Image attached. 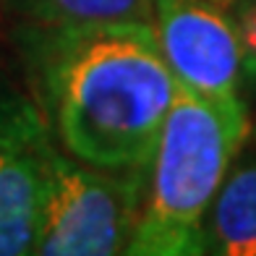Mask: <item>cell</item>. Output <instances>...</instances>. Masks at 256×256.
<instances>
[{
    "mask_svg": "<svg viewBox=\"0 0 256 256\" xmlns=\"http://www.w3.org/2000/svg\"><path fill=\"white\" fill-rule=\"evenodd\" d=\"M152 29L178 84L206 100L238 97V40L217 3L152 0Z\"/></svg>",
    "mask_w": 256,
    "mask_h": 256,
    "instance_id": "obj_5",
    "label": "cell"
},
{
    "mask_svg": "<svg viewBox=\"0 0 256 256\" xmlns=\"http://www.w3.org/2000/svg\"><path fill=\"white\" fill-rule=\"evenodd\" d=\"M29 24H84V21H138L152 26V0H8Z\"/></svg>",
    "mask_w": 256,
    "mask_h": 256,
    "instance_id": "obj_7",
    "label": "cell"
},
{
    "mask_svg": "<svg viewBox=\"0 0 256 256\" xmlns=\"http://www.w3.org/2000/svg\"><path fill=\"white\" fill-rule=\"evenodd\" d=\"M254 142H256V126H254Z\"/></svg>",
    "mask_w": 256,
    "mask_h": 256,
    "instance_id": "obj_10",
    "label": "cell"
},
{
    "mask_svg": "<svg viewBox=\"0 0 256 256\" xmlns=\"http://www.w3.org/2000/svg\"><path fill=\"white\" fill-rule=\"evenodd\" d=\"M26 37L37 104L66 154L102 170L152 165L178 86L154 29L32 24Z\"/></svg>",
    "mask_w": 256,
    "mask_h": 256,
    "instance_id": "obj_1",
    "label": "cell"
},
{
    "mask_svg": "<svg viewBox=\"0 0 256 256\" xmlns=\"http://www.w3.org/2000/svg\"><path fill=\"white\" fill-rule=\"evenodd\" d=\"M248 134V110L240 97L206 100L178 84L126 254H204L206 212Z\"/></svg>",
    "mask_w": 256,
    "mask_h": 256,
    "instance_id": "obj_2",
    "label": "cell"
},
{
    "mask_svg": "<svg viewBox=\"0 0 256 256\" xmlns=\"http://www.w3.org/2000/svg\"><path fill=\"white\" fill-rule=\"evenodd\" d=\"M149 168L102 170L55 149L42 209V256L126 254L146 196Z\"/></svg>",
    "mask_w": 256,
    "mask_h": 256,
    "instance_id": "obj_3",
    "label": "cell"
},
{
    "mask_svg": "<svg viewBox=\"0 0 256 256\" xmlns=\"http://www.w3.org/2000/svg\"><path fill=\"white\" fill-rule=\"evenodd\" d=\"M212 3H217V6H220V8H225V6H228V3H232V0H212Z\"/></svg>",
    "mask_w": 256,
    "mask_h": 256,
    "instance_id": "obj_9",
    "label": "cell"
},
{
    "mask_svg": "<svg viewBox=\"0 0 256 256\" xmlns=\"http://www.w3.org/2000/svg\"><path fill=\"white\" fill-rule=\"evenodd\" d=\"M204 254L256 256V157L228 170L204 220Z\"/></svg>",
    "mask_w": 256,
    "mask_h": 256,
    "instance_id": "obj_6",
    "label": "cell"
},
{
    "mask_svg": "<svg viewBox=\"0 0 256 256\" xmlns=\"http://www.w3.org/2000/svg\"><path fill=\"white\" fill-rule=\"evenodd\" d=\"M55 136L37 100L0 94V256L37 251Z\"/></svg>",
    "mask_w": 256,
    "mask_h": 256,
    "instance_id": "obj_4",
    "label": "cell"
},
{
    "mask_svg": "<svg viewBox=\"0 0 256 256\" xmlns=\"http://www.w3.org/2000/svg\"><path fill=\"white\" fill-rule=\"evenodd\" d=\"M238 40L240 76L256 81V0H240L236 16L230 18Z\"/></svg>",
    "mask_w": 256,
    "mask_h": 256,
    "instance_id": "obj_8",
    "label": "cell"
}]
</instances>
